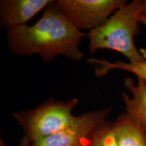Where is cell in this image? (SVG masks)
<instances>
[{
  "mask_svg": "<svg viewBox=\"0 0 146 146\" xmlns=\"http://www.w3.org/2000/svg\"><path fill=\"white\" fill-rule=\"evenodd\" d=\"M7 32L9 48L18 56L37 54L45 62H52L59 55L74 62L84 57L79 46L86 34L74 26L56 1L45 9L33 25H24Z\"/></svg>",
  "mask_w": 146,
  "mask_h": 146,
  "instance_id": "cell-1",
  "label": "cell"
},
{
  "mask_svg": "<svg viewBox=\"0 0 146 146\" xmlns=\"http://www.w3.org/2000/svg\"><path fill=\"white\" fill-rule=\"evenodd\" d=\"M142 10V0H133L116 11L102 26L87 33L90 53L108 49L123 54L129 62L145 60L134 41L140 33L138 18Z\"/></svg>",
  "mask_w": 146,
  "mask_h": 146,
  "instance_id": "cell-2",
  "label": "cell"
},
{
  "mask_svg": "<svg viewBox=\"0 0 146 146\" xmlns=\"http://www.w3.org/2000/svg\"><path fill=\"white\" fill-rule=\"evenodd\" d=\"M78 102L76 98L66 101L51 98L34 109L14 113V116L33 145L72 125L76 118L72 110Z\"/></svg>",
  "mask_w": 146,
  "mask_h": 146,
  "instance_id": "cell-3",
  "label": "cell"
},
{
  "mask_svg": "<svg viewBox=\"0 0 146 146\" xmlns=\"http://www.w3.org/2000/svg\"><path fill=\"white\" fill-rule=\"evenodd\" d=\"M56 3L78 30L91 31L127 3L125 0H58Z\"/></svg>",
  "mask_w": 146,
  "mask_h": 146,
  "instance_id": "cell-4",
  "label": "cell"
},
{
  "mask_svg": "<svg viewBox=\"0 0 146 146\" xmlns=\"http://www.w3.org/2000/svg\"><path fill=\"white\" fill-rule=\"evenodd\" d=\"M111 107L96 110L76 116L70 126L43 141L31 146H82L87 143L95 130L102 124L112 112Z\"/></svg>",
  "mask_w": 146,
  "mask_h": 146,
  "instance_id": "cell-5",
  "label": "cell"
},
{
  "mask_svg": "<svg viewBox=\"0 0 146 146\" xmlns=\"http://www.w3.org/2000/svg\"><path fill=\"white\" fill-rule=\"evenodd\" d=\"M54 1L51 0H1V26L8 31L27 23Z\"/></svg>",
  "mask_w": 146,
  "mask_h": 146,
  "instance_id": "cell-6",
  "label": "cell"
},
{
  "mask_svg": "<svg viewBox=\"0 0 146 146\" xmlns=\"http://www.w3.org/2000/svg\"><path fill=\"white\" fill-rule=\"evenodd\" d=\"M112 124L118 146H146V130L127 113Z\"/></svg>",
  "mask_w": 146,
  "mask_h": 146,
  "instance_id": "cell-7",
  "label": "cell"
},
{
  "mask_svg": "<svg viewBox=\"0 0 146 146\" xmlns=\"http://www.w3.org/2000/svg\"><path fill=\"white\" fill-rule=\"evenodd\" d=\"M125 86L132 94L131 98L123 92L126 113L137 120L146 130V81L138 78L135 85L132 78H127Z\"/></svg>",
  "mask_w": 146,
  "mask_h": 146,
  "instance_id": "cell-8",
  "label": "cell"
},
{
  "mask_svg": "<svg viewBox=\"0 0 146 146\" xmlns=\"http://www.w3.org/2000/svg\"><path fill=\"white\" fill-rule=\"evenodd\" d=\"M89 63L95 66V74L97 77L104 76L109 72L113 70H122L131 72L146 81V60L141 62H124L122 61H116L110 62L105 60L91 58L87 60Z\"/></svg>",
  "mask_w": 146,
  "mask_h": 146,
  "instance_id": "cell-9",
  "label": "cell"
},
{
  "mask_svg": "<svg viewBox=\"0 0 146 146\" xmlns=\"http://www.w3.org/2000/svg\"><path fill=\"white\" fill-rule=\"evenodd\" d=\"M86 146H118L112 123L104 122L88 139Z\"/></svg>",
  "mask_w": 146,
  "mask_h": 146,
  "instance_id": "cell-10",
  "label": "cell"
},
{
  "mask_svg": "<svg viewBox=\"0 0 146 146\" xmlns=\"http://www.w3.org/2000/svg\"><path fill=\"white\" fill-rule=\"evenodd\" d=\"M18 146H31V143H30V141L26 137H23L20 141Z\"/></svg>",
  "mask_w": 146,
  "mask_h": 146,
  "instance_id": "cell-11",
  "label": "cell"
},
{
  "mask_svg": "<svg viewBox=\"0 0 146 146\" xmlns=\"http://www.w3.org/2000/svg\"><path fill=\"white\" fill-rule=\"evenodd\" d=\"M138 20H139V22L140 23L144 24V25H146V16H145L142 15V14H141L139 16Z\"/></svg>",
  "mask_w": 146,
  "mask_h": 146,
  "instance_id": "cell-12",
  "label": "cell"
},
{
  "mask_svg": "<svg viewBox=\"0 0 146 146\" xmlns=\"http://www.w3.org/2000/svg\"><path fill=\"white\" fill-rule=\"evenodd\" d=\"M142 4H143V10L141 14L146 16V0H142Z\"/></svg>",
  "mask_w": 146,
  "mask_h": 146,
  "instance_id": "cell-13",
  "label": "cell"
},
{
  "mask_svg": "<svg viewBox=\"0 0 146 146\" xmlns=\"http://www.w3.org/2000/svg\"><path fill=\"white\" fill-rule=\"evenodd\" d=\"M82 146H86V144H85V145H82Z\"/></svg>",
  "mask_w": 146,
  "mask_h": 146,
  "instance_id": "cell-14",
  "label": "cell"
}]
</instances>
